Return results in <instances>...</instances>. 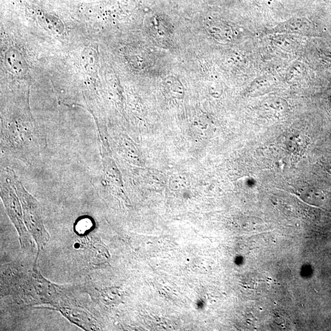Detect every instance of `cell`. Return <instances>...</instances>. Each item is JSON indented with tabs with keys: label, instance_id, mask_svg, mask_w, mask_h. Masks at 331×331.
Returning a JSON list of instances; mask_svg holds the SVG:
<instances>
[{
	"label": "cell",
	"instance_id": "cell-8",
	"mask_svg": "<svg viewBox=\"0 0 331 331\" xmlns=\"http://www.w3.org/2000/svg\"><path fill=\"white\" fill-rule=\"evenodd\" d=\"M324 165V168L326 169L328 173L331 174V157L328 158L325 161Z\"/></svg>",
	"mask_w": 331,
	"mask_h": 331
},
{
	"label": "cell",
	"instance_id": "cell-2",
	"mask_svg": "<svg viewBox=\"0 0 331 331\" xmlns=\"http://www.w3.org/2000/svg\"><path fill=\"white\" fill-rule=\"evenodd\" d=\"M2 197L8 215L18 231L22 249L29 250L31 248L32 243L22 219L21 205L18 198L8 186L2 188Z\"/></svg>",
	"mask_w": 331,
	"mask_h": 331
},
{
	"label": "cell",
	"instance_id": "cell-3",
	"mask_svg": "<svg viewBox=\"0 0 331 331\" xmlns=\"http://www.w3.org/2000/svg\"><path fill=\"white\" fill-rule=\"evenodd\" d=\"M5 64L8 70L17 76H23L28 71L26 60L21 53L15 49H10L6 54Z\"/></svg>",
	"mask_w": 331,
	"mask_h": 331
},
{
	"label": "cell",
	"instance_id": "cell-4",
	"mask_svg": "<svg viewBox=\"0 0 331 331\" xmlns=\"http://www.w3.org/2000/svg\"><path fill=\"white\" fill-rule=\"evenodd\" d=\"M162 85L164 91L169 98L177 99L184 98V86L177 77L174 76H167L163 80Z\"/></svg>",
	"mask_w": 331,
	"mask_h": 331
},
{
	"label": "cell",
	"instance_id": "cell-5",
	"mask_svg": "<svg viewBox=\"0 0 331 331\" xmlns=\"http://www.w3.org/2000/svg\"><path fill=\"white\" fill-rule=\"evenodd\" d=\"M208 34L215 38L216 40H228L230 39L231 30L227 27L221 25L212 23V22H207L205 26Z\"/></svg>",
	"mask_w": 331,
	"mask_h": 331
},
{
	"label": "cell",
	"instance_id": "cell-6",
	"mask_svg": "<svg viewBox=\"0 0 331 331\" xmlns=\"http://www.w3.org/2000/svg\"><path fill=\"white\" fill-rule=\"evenodd\" d=\"M83 67L88 73L92 74L96 71V54L93 50L87 48L82 54Z\"/></svg>",
	"mask_w": 331,
	"mask_h": 331
},
{
	"label": "cell",
	"instance_id": "cell-1",
	"mask_svg": "<svg viewBox=\"0 0 331 331\" xmlns=\"http://www.w3.org/2000/svg\"><path fill=\"white\" fill-rule=\"evenodd\" d=\"M8 172L22 203L25 224L37 243L39 253L45 247L50 238L44 227L40 205L25 190L20 182L17 180L13 171L8 169Z\"/></svg>",
	"mask_w": 331,
	"mask_h": 331
},
{
	"label": "cell",
	"instance_id": "cell-7",
	"mask_svg": "<svg viewBox=\"0 0 331 331\" xmlns=\"http://www.w3.org/2000/svg\"><path fill=\"white\" fill-rule=\"evenodd\" d=\"M194 131H195L199 135L207 136L209 135L211 122L207 117L205 116H199L193 123Z\"/></svg>",
	"mask_w": 331,
	"mask_h": 331
}]
</instances>
